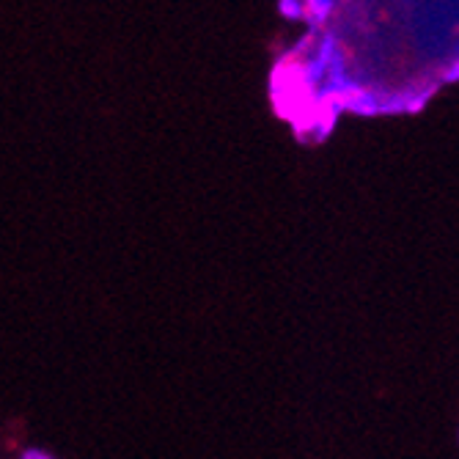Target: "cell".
Wrapping results in <instances>:
<instances>
[{
    "mask_svg": "<svg viewBox=\"0 0 459 459\" xmlns=\"http://www.w3.org/2000/svg\"><path fill=\"white\" fill-rule=\"evenodd\" d=\"M333 6L330 0H311V4H303V20L314 22V25H322L330 14H333Z\"/></svg>",
    "mask_w": 459,
    "mask_h": 459,
    "instance_id": "obj_1",
    "label": "cell"
},
{
    "mask_svg": "<svg viewBox=\"0 0 459 459\" xmlns=\"http://www.w3.org/2000/svg\"><path fill=\"white\" fill-rule=\"evenodd\" d=\"M278 12L286 20H303V4H300V0H283V4H278Z\"/></svg>",
    "mask_w": 459,
    "mask_h": 459,
    "instance_id": "obj_2",
    "label": "cell"
},
{
    "mask_svg": "<svg viewBox=\"0 0 459 459\" xmlns=\"http://www.w3.org/2000/svg\"><path fill=\"white\" fill-rule=\"evenodd\" d=\"M20 459H53L50 454H45V451H25Z\"/></svg>",
    "mask_w": 459,
    "mask_h": 459,
    "instance_id": "obj_3",
    "label": "cell"
}]
</instances>
